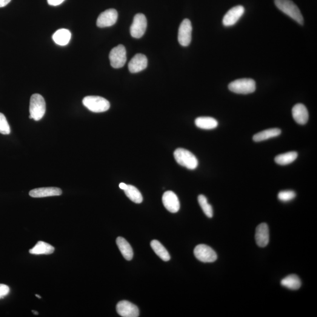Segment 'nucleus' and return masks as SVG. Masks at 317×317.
Segmentation results:
<instances>
[{"instance_id":"1","label":"nucleus","mask_w":317,"mask_h":317,"mask_svg":"<svg viewBox=\"0 0 317 317\" xmlns=\"http://www.w3.org/2000/svg\"><path fill=\"white\" fill-rule=\"evenodd\" d=\"M275 4L282 13L289 16L299 24H304V19L300 10L291 0H275Z\"/></svg>"},{"instance_id":"2","label":"nucleus","mask_w":317,"mask_h":317,"mask_svg":"<svg viewBox=\"0 0 317 317\" xmlns=\"http://www.w3.org/2000/svg\"><path fill=\"white\" fill-rule=\"evenodd\" d=\"M45 111L46 104L43 97L38 93L33 94L30 99V119H33L36 121H39L43 118Z\"/></svg>"},{"instance_id":"3","label":"nucleus","mask_w":317,"mask_h":317,"mask_svg":"<svg viewBox=\"0 0 317 317\" xmlns=\"http://www.w3.org/2000/svg\"><path fill=\"white\" fill-rule=\"evenodd\" d=\"M83 104L91 112L101 113L110 109V103L108 100L98 96H88L82 101Z\"/></svg>"},{"instance_id":"4","label":"nucleus","mask_w":317,"mask_h":317,"mask_svg":"<svg viewBox=\"0 0 317 317\" xmlns=\"http://www.w3.org/2000/svg\"><path fill=\"white\" fill-rule=\"evenodd\" d=\"M174 157L178 164L188 169L194 170L198 167V159L190 151L179 148L174 152Z\"/></svg>"},{"instance_id":"5","label":"nucleus","mask_w":317,"mask_h":317,"mask_svg":"<svg viewBox=\"0 0 317 317\" xmlns=\"http://www.w3.org/2000/svg\"><path fill=\"white\" fill-rule=\"evenodd\" d=\"M231 92L238 94L251 93L256 91V82L250 78H242L231 82L228 85Z\"/></svg>"},{"instance_id":"6","label":"nucleus","mask_w":317,"mask_h":317,"mask_svg":"<svg viewBox=\"0 0 317 317\" xmlns=\"http://www.w3.org/2000/svg\"><path fill=\"white\" fill-rule=\"evenodd\" d=\"M111 66L114 68H121L127 62V51L124 45L120 44L113 48L110 53Z\"/></svg>"},{"instance_id":"7","label":"nucleus","mask_w":317,"mask_h":317,"mask_svg":"<svg viewBox=\"0 0 317 317\" xmlns=\"http://www.w3.org/2000/svg\"><path fill=\"white\" fill-rule=\"evenodd\" d=\"M147 28V19L144 14H137L134 17L130 32L133 38L139 39L144 35Z\"/></svg>"},{"instance_id":"8","label":"nucleus","mask_w":317,"mask_h":317,"mask_svg":"<svg viewBox=\"0 0 317 317\" xmlns=\"http://www.w3.org/2000/svg\"><path fill=\"white\" fill-rule=\"evenodd\" d=\"M194 255L197 259L204 262H215L218 259L215 251L205 244L197 245L194 250Z\"/></svg>"},{"instance_id":"9","label":"nucleus","mask_w":317,"mask_h":317,"mask_svg":"<svg viewBox=\"0 0 317 317\" xmlns=\"http://www.w3.org/2000/svg\"><path fill=\"white\" fill-rule=\"evenodd\" d=\"M192 26L188 19H185L179 28L178 41L182 46L187 47L192 41Z\"/></svg>"},{"instance_id":"10","label":"nucleus","mask_w":317,"mask_h":317,"mask_svg":"<svg viewBox=\"0 0 317 317\" xmlns=\"http://www.w3.org/2000/svg\"><path fill=\"white\" fill-rule=\"evenodd\" d=\"M118 14L115 9H109L104 11L97 19V26L105 28L112 26L118 19Z\"/></svg>"},{"instance_id":"11","label":"nucleus","mask_w":317,"mask_h":317,"mask_svg":"<svg viewBox=\"0 0 317 317\" xmlns=\"http://www.w3.org/2000/svg\"><path fill=\"white\" fill-rule=\"evenodd\" d=\"M117 313L123 317H138L139 310L135 304L128 301H121L116 305Z\"/></svg>"},{"instance_id":"12","label":"nucleus","mask_w":317,"mask_h":317,"mask_svg":"<svg viewBox=\"0 0 317 317\" xmlns=\"http://www.w3.org/2000/svg\"><path fill=\"white\" fill-rule=\"evenodd\" d=\"M244 8L242 5L234 7L225 14L223 19V24L225 27L232 26L239 21L244 13Z\"/></svg>"},{"instance_id":"13","label":"nucleus","mask_w":317,"mask_h":317,"mask_svg":"<svg viewBox=\"0 0 317 317\" xmlns=\"http://www.w3.org/2000/svg\"><path fill=\"white\" fill-rule=\"evenodd\" d=\"M163 204L171 213H177L180 209V202L178 196L172 191H167L162 197Z\"/></svg>"},{"instance_id":"14","label":"nucleus","mask_w":317,"mask_h":317,"mask_svg":"<svg viewBox=\"0 0 317 317\" xmlns=\"http://www.w3.org/2000/svg\"><path fill=\"white\" fill-rule=\"evenodd\" d=\"M148 66V59L144 54H137L128 64L131 73H138L144 70Z\"/></svg>"},{"instance_id":"15","label":"nucleus","mask_w":317,"mask_h":317,"mask_svg":"<svg viewBox=\"0 0 317 317\" xmlns=\"http://www.w3.org/2000/svg\"><path fill=\"white\" fill-rule=\"evenodd\" d=\"M256 242L261 247L267 246L269 242V229L267 224H259L256 231Z\"/></svg>"},{"instance_id":"16","label":"nucleus","mask_w":317,"mask_h":317,"mask_svg":"<svg viewBox=\"0 0 317 317\" xmlns=\"http://www.w3.org/2000/svg\"><path fill=\"white\" fill-rule=\"evenodd\" d=\"M62 190L58 187H41L31 190L29 195L34 198H45V197L60 196Z\"/></svg>"},{"instance_id":"17","label":"nucleus","mask_w":317,"mask_h":317,"mask_svg":"<svg viewBox=\"0 0 317 317\" xmlns=\"http://www.w3.org/2000/svg\"><path fill=\"white\" fill-rule=\"evenodd\" d=\"M292 114L294 121L299 125L307 124L309 118L308 110L303 104H298L294 106Z\"/></svg>"},{"instance_id":"18","label":"nucleus","mask_w":317,"mask_h":317,"mask_svg":"<svg viewBox=\"0 0 317 317\" xmlns=\"http://www.w3.org/2000/svg\"><path fill=\"white\" fill-rule=\"evenodd\" d=\"M116 242L124 258L127 261H131L133 258V251L129 242L122 237H118Z\"/></svg>"},{"instance_id":"19","label":"nucleus","mask_w":317,"mask_h":317,"mask_svg":"<svg viewBox=\"0 0 317 317\" xmlns=\"http://www.w3.org/2000/svg\"><path fill=\"white\" fill-rule=\"evenodd\" d=\"M55 251V248L53 245L44 242L39 241L35 246L30 250L29 252L32 255H51Z\"/></svg>"},{"instance_id":"20","label":"nucleus","mask_w":317,"mask_h":317,"mask_svg":"<svg viewBox=\"0 0 317 317\" xmlns=\"http://www.w3.org/2000/svg\"><path fill=\"white\" fill-rule=\"evenodd\" d=\"M195 125L201 129L211 130L218 127V122L211 117H199L195 120Z\"/></svg>"},{"instance_id":"21","label":"nucleus","mask_w":317,"mask_h":317,"mask_svg":"<svg viewBox=\"0 0 317 317\" xmlns=\"http://www.w3.org/2000/svg\"><path fill=\"white\" fill-rule=\"evenodd\" d=\"M281 131L278 128H271L261 131V132L256 134L253 137V141L259 142L265 141V140L274 138L280 135Z\"/></svg>"},{"instance_id":"22","label":"nucleus","mask_w":317,"mask_h":317,"mask_svg":"<svg viewBox=\"0 0 317 317\" xmlns=\"http://www.w3.org/2000/svg\"><path fill=\"white\" fill-rule=\"evenodd\" d=\"M71 38V34L69 30L67 29H60L57 30L54 34L53 39L56 44L64 46L69 43Z\"/></svg>"},{"instance_id":"23","label":"nucleus","mask_w":317,"mask_h":317,"mask_svg":"<svg viewBox=\"0 0 317 317\" xmlns=\"http://www.w3.org/2000/svg\"><path fill=\"white\" fill-rule=\"evenodd\" d=\"M281 284L288 289L297 290L300 288L301 281L298 276L295 274H291V275L285 277L284 279H282Z\"/></svg>"},{"instance_id":"24","label":"nucleus","mask_w":317,"mask_h":317,"mask_svg":"<svg viewBox=\"0 0 317 317\" xmlns=\"http://www.w3.org/2000/svg\"><path fill=\"white\" fill-rule=\"evenodd\" d=\"M150 245L156 255L163 260V261H170V256L169 254H168L167 250L166 249L165 247L161 242L156 241V240H153V241L151 242Z\"/></svg>"},{"instance_id":"25","label":"nucleus","mask_w":317,"mask_h":317,"mask_svg":"<svg viewBox=\"0 0 317 317\" xmlns=\"http://www.w3.org/2000/svg\"><path fill=\"white\" fill-rule=\"evenodd\" d=\"M298 153L296 152H289L280 154L275 158V162L277 164L280 165H287L291 164L295 161L298 158Z\"/></svg>"},{"instance_id":"26","label":"nucleus","mask_w":317,"mask_h":317,"mask_svg":"<svg viewBox=\"0 0 317 317\" xmlns=\"http://www.w3.org/2000/svg\"><path fill=\"white\" fill-rule=\"evenodd\" d=\"M125 195L128 198L135 204H141L143 201V197L140 191L132 185H128L124 190Z\"/></svg>"},{"instance_id":"27","label":"nucleus","mask_w":317,"mask_h":317,"mask_svg":"<svg viewBox=\"0 0 317 317\" xmlns=\"http://www.w3.org/2000/svg\"><path fill=\"white\" fill-rule=\"evenodd\" d=\"M198 202L205 215H206L208 218H212L213 215V208L211 207V205L208 204L207 198H205L204 195H199L198 196Z\"/></svg>"},{"instance_id":"28","label":"nucleus","mask_w":317,"mask_h":317,"mask_svg":"<svg viewBox=\"0 0 317 317\" xmlns=\"http://www.w3.org/2000/svg\"><path fill=\"white\" fill-rule=\"evenodd\" d=\"M11 130L9 124L3 113H0V133L2 135H9Z\"/></svg>"},{"instance_id":"29","label":"nucleus","mask_w":317,"mask_h":317,"mask_svg":"<svg viewBox=\"0 0 317 317\" xmlns=\"http://www.w3.org/2000/svg\"><path fill=\"white\" fill-rule=\"evenodd\" d=\"M296 194L292 190L281 191L278 195V199L283 202H288L292 201L296 198Z\"/></svg>"},{"instance_id":"30","label":"nucleus","mask_w":317,"mask_h":317,"mask_svg":"<svg viewBox=\"0 0 317 317\" xmlns=\"http://www.w3.org/2000/svg\"><path fill=\"white\" fill-rule=\"evenodd\" d=\"M10 292V288L7 285L0 284V299L3 298Z\"/></svg>"},{"instance_id":"31","label":"nucleus","mask_w":317,"mask_h":317,"mask_svg":"<svg viewBox=\"0 0 317 317\" xmlns=\"http://www.w3.org/2000/svg\"><path fill=\"white\" fill-rule=\"evenodd\" d=\"M65 0H47L48 4L52 6H57L62 3Z\"/></svg>"},{"instance_id":"32","label":"nucleus","mask_w":317,"mask_h":317,"mask_svg":"<svg viewBox=\"0 0 317 317\" xmlns=\"http://www.w3.org/2000/svg\"><path fill=\"white\" fill-rule=\"evenodd\" d=\"M11 1V0H0V8L6 6Z\"/></svg>"},{"instance_id":"33","label":"nucleus","mask_w":317,"mask_h":317,"mask_svg":"<svg viewBox=\"0 0 317 317\" xmlns=\"http://www.w3.org/2000/svg\"><path fill=\"white\" fill-rule=\"evenodd\" d=\"M127 187L128 185L124 184V183H121V184H119L120 188L123 190H125Z\"/></svg>"},{"instance_id":"34","label":"nucleus","mask_w":317,"mask_h":317,"mask_svg":"<svg viewBox=\"0 0 317 317\" xmlns=\"http://www.w3.org/2000/svg\"><path fill=\"white\" fill-rule=\"evenodd\" d=\"M33 313L34 314H36V315H38V312H37V311H33Z\"/></svg>"},{"instance_id":"35","label":"nucleus","mask_w":317,"mask_h":317,"mask_svg":"<svg viewBox=\"0 0 317 317\" xmlns=\"http://www.w3.org/2000/svg\"><path fill=\"white\" fill-rule=\"evenodd\" d=\"M36 296L37 297V298H41V296H39V295H37V294H36Z\"/></svg>"}]
</instances>
